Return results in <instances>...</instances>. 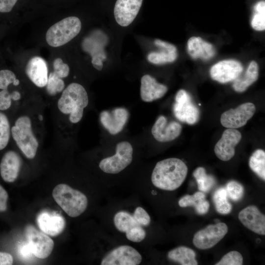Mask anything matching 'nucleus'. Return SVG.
Instances as JSON below:
<instances>
[{
    "label": "nucleus",
    "instance_id": "6ab92c4d",
    "mask_svg": "<svg viewBox=\"0 0 265 265\" xmlns=\"http://www.w3.org/2000/svg\"><path fill=\"white\" fill-rule=\"evenodd\" d=\"M25 71L30 80L37 86H46L48 80V70L45 60L42 57L34 56L26 64Z\"/></svg>",
    "mask_w": 265,
    "mask_h": 265
},
{
    "label": "nucleus",
    "instance_id": "c03bdc74",
    "mask_svg": "<svg viewBox=\"0 0 265 265\" xmlns=\"http://www.w3.org/2000/svg\"><path fill=\"white\" fill-rule=\"evenodd\" d=\"M13 262V259L11 254L0 252V265H11Z\"/></svg>",
    "mask_w": 265,
    "mask_h": 265
},
{
    "label": "nucleus",
    "instance_id": "a18cd8bd",
    "mask_svg": "<svg viewBox=\"0 0 265 265\" xmlns=\"http://www.w3.org/2000/svg\"><path fill=\"white\" fill-rule=\"evenodd\" d=\"M19 253L22 258L25 259L29 258L33 254L28 243L21 245L19 249Z\"/></svg>",
    "mask_w": 265,
    "mask_h": 265
},
{
    "label": "nucleus",
    "instance_id": "79ce46f5",
    "mask_svg": "<svg viewBox=\"0 0 265 265\" xmlns=\"http://www.w3.org/2000/svg\"><path fill=\"white\" fill-rule=\"evenodd\" d=\"M18 0H0V13H8L11 11Z\"/></svg>",
    "mask_w": 265,
    "mask_h": 265
},
{
    "label": "nucleus",
    "instance_id": "f257e3e1",
    "mask_svg": "<svg viewBox=\"0 0 265 265\" xmlns=\"http://www.w3.org/2000/svg\"><path fill=\"white\" fill-rule=\"evenodd\" d=\"M188 168L181 159L168 158L156 164L151 175V181L156 187L167 191L178 188L187 176Z\"/></svg>",
    "mask_w": 265,
    "mask_h": 265
},
{
    "label": "nucleus",
    "instance_id": "dca6fc26",
    "mask_svg": "<svg viewBox=\"0 0 265 265\" xmlns=\"http://www.w3.org/2000/svg\"><path fill=\"white\" fill-rule=\"evenodd\" d=\"M37 223L41 231L48 236L54 237L60 234L65 227L64 218L56 212L43 211L37 217Z\"/></svg>",
    "mask_w": 265,
    "mask_h": 265
},
{
    "label": "nucleus",
    "instance_id": "b1692460",
    "mask_svg": "<svg viewBox=\"0 0 265 265\" xmlns=\"http://www.w3.org/2000/svg\"><path fill=\"white\" fill-rule=\"evenodd\" d=\"M258 77V65L256 61H252L244 74H240L233 81L232 87L236 92H243L255 82Z\"/></svg>",
    "mask_w": 265,
    "mask_h": 265
},
{
    "label": "nucleus",
    "instance_id": "bb28decb",
    "mask_svg": "<svg viewBox=\"0 0 265 265\" xmlns=\"http://www.w3.org/2000/svg\"><path fill=\"white\" fill-rule=\"evenodd\" d=\"M99 39L96 37V32L92 34L85 38L82 44L83 50L88 53L91 57L98 56L102 60L106 58L104 50L103 49L104 43L99 41Z\"/></svg>",
    "mask_w": 265,
    "mask_h": 265
},
{
    "label": "nucleus",
    "instance_id": "2eb2a0df",
    "mask_svg": "<svg viewBox=\"0 0 265 265\" xmlns=\"http://www.w3.org/2000/svg\"><path fill=\"white\" fill-rule=\"evenodd\" d=\"M182 126L176 121L167 123L166 117L161 115L153 125L151 132L154 137L159 142H166L172 141L181 134Z\"/></svg>",
    "mask_w": 265,
    "mask_h": 265
},
{
    "label": "nucleus",
    "instance_id": "f03ea898",
    "mask_svg": "<svg viewBox=\"0 0 265 265\" xmlns=\"http://www.w3.org/2000/svg\"><path fill=\"white\" fill-rule=\"evenodd\" d=\"M88 104V97L82 85L71 83L63 90L57 102L59 110L63 114H70L72 123L80 122L82 118L83 109Z\"/></svg>",
    "mask_w": 265,
    "mask_h": 265
},
{
    "label": "nucleus",
    "instance_id": "5701e85b",
    "mask_svg": "<svg viewBox=\"0 0 265 265\" xmlns=\"http://www.w3.org/2000/svg\"><path fill=\"white\" fill-rule=\"evenodd\" d=\"M154 43L163 50L150 53L147 56L150 62L155 64H162L171 63L176 60L178 54L177 48L174 45L159 39L155 40Z\"/></svg>",
    "mask_w": 265,
    "mask_h": 265
},
{
    "label": "nucleus",
    "instance_id": "e433bc0d",
    "mask_svg": "<svg viewBox=\"0 0 265 265\" xmlns=\"http://www.w3.org/2000/svg\"><path fill=\"white\" fill-rule=\"evenodd\" d=\"M125 234L127 238L134 242H140L144 240L146 237L145 230L141 225L134 227Z\"/></svg>",
    "mask_w": 265,
    "mask_h": 265
},
{
    "label": "nucleus",
    "instance_id": "a878e982",
    "mask_svg": "<svg viewBox=\"0 0 265 265\" xmlns=\"http://www.w3.org/2000/svg\"><path fill=\"white\" fill-rule=\"evenodd\" d=\"M168 259L182 265H197L196 253L192 249L181 246L170 250L167 254Z\"/></svg>",
    "mask_w": 265,
    "mask_h": 265
},
{
    "label": "nucleus",
    "instance_id": "f3484780",
    "mask_svg": "<svg viewBox=\"0 0 265 265\" xmlns=\"http://www.w3.org/2000/svg\"><path fill=\"white\" fill-rule=\"evenodd\" d=\"M238 219L241 223L252 232L265 235V216L255 206L250 205L240 211Z\"/></svg>",
    "mask_w": 265,
    "mask_h": 265
},
{
    "label": "nucleus",
    "instance_id": "f8f14e48",
    "mask_svg": "<svg viewBox=\"0 0 265 265\" xmlns=\"http://www.w3.org/2000/svg\"><path fill=\"white\" fill-rule=\"evenodd\" d=\"M242 64L234 59L224 60L213 65L210 70L212 79L226 83L235 80L242 72Z\"/></svg>",
    "mask_w": 265,
    "mask_h": 265
},
{
    "label": "nucleus",
    "instance_id": "c9c22d12",
    "mask_svg": "<svg viewBox=\"0 0 265 265\" xmlns=\"http://www.w3.org/2000/svg\"><path fill=\"white\" fill-rule=\"evenodd\" d=\"M243 264V257L241 254L237 251H232L225 254L221 260L216 263V265H241Z\"/></svg>",
    "mask_w": 265,
    "mask_h": 265
},
{
    "label": "nucleus",
    "instance_id": "20e7f679",
    "mask_svg": "<svg viewBox=\"0 0 265 265\" xmlns=\"http://www.w3.org/2000/svg\"><path fill=\"white\" fill-rule=\"evenodd\" d=\"M11 133L17 145L24 155L28 159H33L39 144L33 134L30 118L27 116L19 117L11 128Z\"/></svg>",
    "mask_w": 265,
    "mask_h": 265
},
{
    "label": "nucleus",
    "instance_id": "49530a36",
    "mask_svg": "<svg viewBox=\"0 0 265 265\" xmlns=\"http://www.w3.org/2000/svg\"><path fill=\"white\" fill-rule=\"evenodd\" d=\"M92 64L93 67L98 71H101L103 67V60L98 56L92 57Z\"/></svg>",
    "mask_w": 265,
    "mask_h": 265
},
{
    "label": "nucleus",
    "instance_id": "39448f33",
    "mask_svg": "<svg viewBox=\"0 0 265 265\" xmlns=\"http://www.w3.org/2000/svg\"><path fill=\"white\" fill-rule=\"evenodd\" d=\"M81 23L77 17L65 18L51 26L47 30L46 40L50 46L58 47L67 43L80 32Z\"/></svg>",
    "mask_w": 265,
    "mask_h": 265
},
{
    "label": "nucleus",
    "instance_id": "412c9836",
    "mask_svg": "<svg viewBox=\"0 0 265 265\" xmlns=\"http://www.w3.org/2000/svg\"><path fill=\"white\" fill-rule=\"evenodd\" d=\"M168 90L167 86L159 83L149 75H145L141 79L140 97L145 102H151L162 98Z\"/></svg>",
    "mask_w": 265,
    "mask_h": 265
},
{
    "label": "nucleus",
    "instance_id": "4c0bfd02",
    "mask_svg": "<svg viewBox=\"0 0 265 265\" xmlns=\"http://www.w3.org/2000/svg\"><path fill=\"white\" fill-rule=\"evenodd\" d=\"M16 77L11 71L7 69L0 70V89H8L10 84H13Z\"/></svg>",
    "mask_w": 265,
    "mask_h": 265
},
{
    "label": "nucleus",
    "instance_id": "423d86ee",
    "mask_svg": "<svg viewBox=\"0 0 265 265\" xmlns=\"http://www.w3.org/2000/svg\"><path fill=\"white\" fill-rule=\"evenodd\" d=\"M133 148L128 141L118 143L116 153L112 156L105 158L99 163V167L104 172L117 174L129 166L132 161Z\"/></svg>",
    "mask_w": 265,
    "mask_h": 265
},
{
    "label": "nucleus",
    "instance_id": "1a4fd4ad",
    "mask_svg": "<svg viewBox=\"0 0 265 265\" xmlns=\"http://www.w3.org/2000/svg\"><path fill=\"white\" fill-rule=\"evenodd\" d=\"M25 233L33 255L39 259H45L50 255L54 242L48 235L31 225L26 227Z\"/></svg>",
    "mask_w": 265,
    "mask_h": 265
},
{
    "label": "nucleus",
    "instance_id": "9d476101",
    "mask_svg": "<svg viewBox=\"0 0 265 265\" xmlns=\"http://www.w3.org/2000/svg\"><path fill=\"white\" fill-rule=\"evenodd\" d=\"M141 254L133 247L123 245L115 247L103 258L102 265H138L142 261Z\"/></svg>",
    "mask_w": 265,
    "mask_h": 265
},
{
    "label": "nucleus",
    "instance_id": "ea45409f",
    "mask_svg": "<svg viewBox=\"0 0 265 265\" xmlns=\"http://www.w3.org/2000/svg\"><path fill=\"white\" fill-rule=\"evenodd\" d=\"M132 216L135 221L142 226H147L151 222V218L148 212L140 207L136 208Z\"/></svg>",
    "mask_w": 265,
    "mask_h": 265
},
{
    "label": "nucleus",
    "instance_id": "c85d7f7f",
    "mask_svg": "<svg viewBox=\"0 0 265 265\" xmlns=\"http://www.w3.org/2000/svg\"><path fill=\"white\" fill-rule=\"evenodd\" d=\"M193 176L196 179L198 189L203 192H209L216 183L214 178L208 175L202 167L197 168L194 171Z\"/></svg>",
    "mask_w": 265,
    "mask_h": 265
},
{
    "label": "nucleus",
    "instance_id": "c756f323",
    "mask_svg": "<svg viewBox=\"0 0 265 265\" xmlns=\"http://www.w3.org/2000/svg\"><path fill=\"white\" fill-rule=\"evenodd\" d=\"M227 197L225 188H219L214 192L212 200L215 210L218 213L226 214L232 211V206L228 201Z\"/></svg>",
    "mask_w": 265,
    "mask_h": 265
},
{
    "label": "nucleus",
    "instance_id": "8fccbe9b",
    "mask_svg": "<svg viewBox=\"0 0 265 265\" xmlns=\"http://www.w3.org/2000/svg\"><path fill=\"white\" fill-rule=\"evenodd\" d=\"M39 119L40 121H42L43 120V116L41 115H39Z\"/></svg>",
    "mask_w": 265,
    "mask_h": 265
},
{
    "label": "nucleus",
    "instance_id": "473e14b6",
    "mask_svg": "<svg viewBox=\"0 0 265 265\" xmlns=\"http://www.w3.org/2000/svg\"><path fill=\"white\" fill-rule=\"evenodd\" d=\"M10 134V128L7 116L0 112V150L7 145Z\"/></svg>",
    "mask_w": 265,
    "mask_h": 265
},
{
    "label": "nucleus",
    "instance_id": "4be33fe9",
    "mask_svg": "<svg viewBox=\"0 0 265 265\" xmlns=\"http://www.w3.org/2000/svg\"><path fill=\"white\" fill-rule=\"evenodd\" d=\"M187 50L189 55L193 59L201 58L207 60L215 54L213 45L200 37H190L187 43Z\"/></svg>",
    "mask_w": 265,
    "mask_h": 265
},
{
    "label": "nucleus",
    "instance_id": "0eeeda50",
    "mask_svg": "<svg viewBox=\"0 0 265 265\" xmlns=\"http://www.w3.org/2000/svg\"><path fill=\"white\" fill-rule=\"evenodd\" d=\"M173 111L177 119L189 125L195 124L200 118L198 108L192 102L189 94L184 89L177 92Z\"/></svg>",
    "mask_w": 265,
    "mask_h": 265
},
{
    "label": "nucleus",
    "instance_id": "393cba45",
    "mask_svg": "<svg viewBox=\"0 0 265 265\" xmlns=\"http://www.w3.org/2000/svg\"><path fill=\"white\" fill-rule=\"evenodd\" d=\"M178 204L182 208L193 206L199 214L207 213L210 207L209 202L205 199V195L202 191L184 196L179 200Z\"/></svg>",
    "mask_w": 265,
    "mask_h": 265
},
{
    "label": "nucleus",
    "instance_id": "a211bd4d",
    "mask_svg": "<svg viewBox=\"0 0 265 265\" xmlns=\"http://www.w3.org/2000/svg\"><path fill=\"white\" fill-rule=\"evenodd\" d=\"M103 126L111 134H116L123 129L129 118L128 110L123 107L115 108L111 111L104 110L100 115Z\"/></svg>",
    "mask_w": 265,
    "mask_h": 265
},
{
    "label": "nucleus",
    "instance_id": "09e8293b",
    "mask_svg": "<svg viewBox=\"0 0 265 265\" xmlns=\"http://www.w3.org/2000/svg\"><path fill=\"white\" fill-rule=\"evenodd\" d=\"M19 83H20L19 80H18V79H16L13 84L14 85L17 86V85H18L19 84Z\"/></svg>",
    "mask_w": 265,
    "mask_h": 265
},
{
    "label": "nucleus",
    "instance_id": "58836bf2",
    "mask_svg": "<svg viewBox=\"0 0 265 265\" xmlns=\"http://www.w3.org/2000/svg\"><path fill=\"white\" fill-rule=\"evenodd\" d=\"M53 72L58 77L64 78L67 77L70 72L69 66L64 63L60 58L55 59L53 62Z\"/></svg>",
    "mask_w": 265,
    "mask_h": 265
},
{
    "label": "nucleus",
    "instance_id": "37998d69",
    "mask_svg": "<svg viewBox=\"0 0 265 265\" xmlns=\"http://www.w3.org/2000/svg\"><path fill=\"white\" fill-rule=\"evenodd\" d=\"M8 198V195L7 191L0 185V212L6 210Z\"/></svg>",
    "mask_w": 265,
    "mask_h": 265
},
{
    "label": "nucleus",
    "instance_id": "de8ad7c7",
    "mask_svg": "<svg viewBox=\"0 0 265 265\" xmlns=\"http://www.w3.org/2000/svg\"><path fill=\"white\" fill-rule=\"evenodd\" d=\"M12 100L14 101L19 100L21 98V94L17 91H13L11 93Z\"/></svg>",
    "mask_w": 265,
    "mask_h": 265
},
{
    "label": "nucleus",
    "instance_id": "7ed1b4c3",
    "mask_svg": "<svg viewBox=\"0 0 265 265\" xmlns=\"http://www.w3.org/2000/svg\"><path fill=\"white\" fill-rule=\"evenodd\" d=\"M53 197L59 207L70 217L81 214L88 206V199L81 191L65 184L57 185L53 189Z\"/></svg>",
    "mask_w": 265,
    "mask_h": 265
},
{
    "label": "nucleus",
    "instance_id": "2f4dec72",
    "mask_svg": "<svg viewBox=\"0 0 265 265\" xmlns=\"http://www.w3.org/2000/svg\"><path fill=\"white\" fill-rule=\"evenodd\" d=\"M251 26L256 30L263 31L265 29V2L264 0L258 2L254 6V13L251 22Z\"/></svg>",
    "mask_w": 265,
    "mask_h": 265
},
{
    "label": "nucleus",
    "instance_id": "f704fd0d",
    "mask_svg": "<svg viewBox=\"0 0 265 265\" xmlns=\"http://www.w3.org/2000/svg\"><path fill=\"white\" fill-rule=\"evenodd\" d=\"M227 195L234 201L240 200L244 194V187L235 181L229 182L226 186Z\"/></svg>",
    "mask_w": 265,
    "mask_h": 265
},
{
    "label": "nucleus",
    "instance_id": "cd10ccee",
    "mask_svg": "<svg viewBox=\"0 0 265 265\" xmlns=\"http://www.w3.org/2000/svg\"><path fill=\"white\" fill-rule=\"evenodd\" d=\"M113 222L116 229L122 233H126L134 227L140 225L132 215L126 211L116 213L113 217Z\"/></svg>",
    "mask_w": 265,
    "mask_h": 265
},
{
    "label": "nucleus",
    "instance_id": "ddd939ff",
    "mask_svg": "<svg viewBox=\"0 0 265 265\" xmlns=\"http://www.w3.org/2000/svg\"><path fill=\"white\" fill-rule=\"evenodd\" d=\"M241 133L235 129L225 130L221 138L216 143L214 151L216 156L222 161L230 160L235 154V147L240 142Z\"/></svg>",
    "mask_w": 265,
    "mask_h": 265
},
{
    "label": "nucleus",
    "instance_id": "9b49d317",
    "mask_svg": "<svg viewBox=\"0 0 265 265\" xmlns=\"http://www.w3.org/2000/svg\"><path fill=\"white\" fill-rule=\"evenodd\" d=\"M256 111L254 104L245 103L236 108H231L221 115V125L228 129H237L244 126Z\"/></svg>",
    "mask_w": 265,
    "mask_h": 265
},
{
    "label": "nucleus",
    "instance_id": "4468645a",
    "mask_svg": "<svg viewBox=\"0 0 265 265\" xmlns=\"http://www.w3.org/2000/svg\"><path fill=\"white\" fill-rule=\"evenodd\" d=\"M143 0H117L114 16L118 25L129 26L135 19L141 8Z\"/></svg>",
    "mask_w": 265,
    "mask_h": 265
},
{
    "label": "nucleus",
    "instance_id": "a19ab883",
    "mask_svg": "<svg viewBox=\"0 0 265 265\" xmlns=\"http://www.w3.org/2000/svg\"><path fill=\"white\" fill-rule=\"evenodd\" d=\"M11 95L8 89L0 91V110H5L8 109L11 105Z\"/></svg>",
    "mask_w": 265,
    "mask_h": 265
},
{
    "label": "nucleus",
    "instance_id": "aec40b11",
    "mask_svg": "<svg viewBox=\"0 0 265 265\" xmlns=\"http://www.w3.org/2000/svg\"><path fill=\"white\" fill-rule=\"evenodd\" d=\"M22 166L20 156L14 151L7 152L0 163V173L6 182L12 183L17 178Z\"/></svg>",
    "mask_w": 265,
    "mask_h": 265
},
{
    "label": "nucleus",
    "instance_id": "7c9ffc66",
    "mask_svg": "<svg viewBox=\"0 0 265 265\" xmlns=\"http://www.w3.org/2000/svg\"><path fill=\"white\" fill-rule=\"evenodd\" d=\"M250 169L262 180H265V152L257 149L251 156L249 160Z\"/></svg>",
    "mask_w": 265,
    "mask_h": 265
},
{
    "label": "nucleus",
    "instance_id": "72a5a7b5",
    "mask_svg": "<svg viewBox=\"0 0 265 265\" xmlns=\"http://www.w3.org/2000/svg\"><path fill=\"white\" fill-rule=\"evenodd\" d=\"M65 84L61 78L58 77L53 72L50 74L48 77L46 89L48 93L51 96H54L64 90Z\"/></svg>",
    "mask_w": 265,
    "mask_h": 265
},
{
    "label": "nucleus",
    "instance_id": "6e6552de",
    "mask_svg": "<svg viewBox=\"0 0 265 265\" xmlns=\"http://www.w3.org/2000/svg\"><path fill=\"white\" fill-rule=\"evenodd\" d=\"M228 231L227 225L223 222L209 225L195 234L193 243L200 249L212 248L224 237Z\"/></svg>",
    "mask_w": 265,
    "mask_h": 265
}]
</instances>
